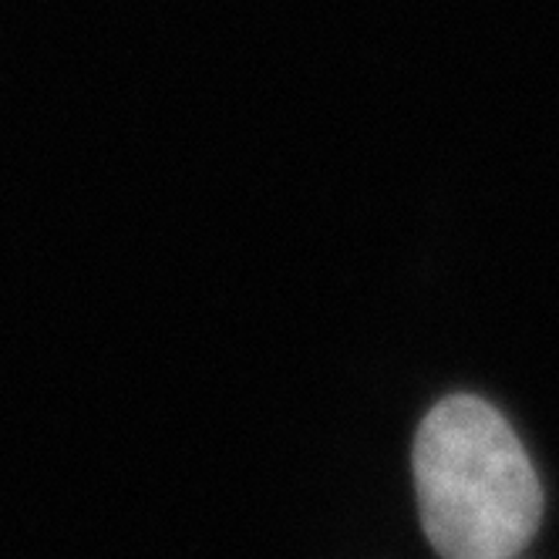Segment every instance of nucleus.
<instances>
[{
    "label": "nucleus",
    "instance_id": "obj_1",
    "mask_svg": "<svg viewBox=\"0 0 559 559\" xmlns=\"http://www.w3.org/2000/svg\"><path fill=\"white\" fill-rule=\"evenodd\" d=\"M412 475L425 539L442 559H515L543 523L536 465L478 394H449L421 418Z\"/></svg>",
    "mask_w": 559,
    "mask_h": 559
}]
</instances>
